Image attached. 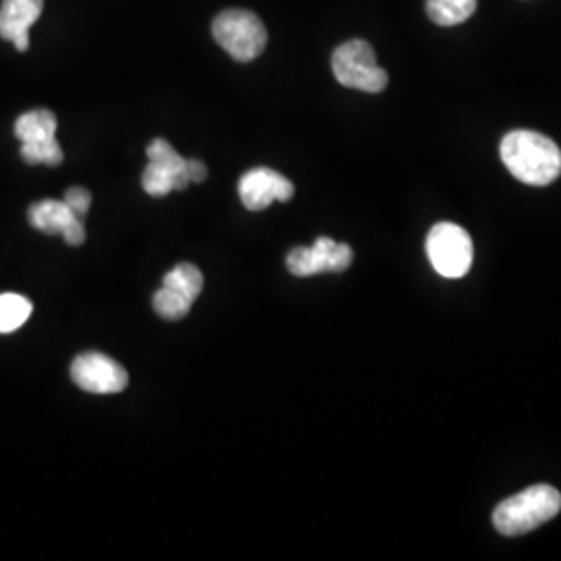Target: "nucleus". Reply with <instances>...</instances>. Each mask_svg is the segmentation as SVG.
<instances>
[{"label": "nucleus", "instance_id": "f257e3e1", "mask_svg": "<svg viewBox=\"0 0 561 561\" xmlns=\"http://www.w3.org/2000/svg\"><path fill=\"white\" fill-rule=\"evenodd\" d=\"M500 152L505 169L526 185L542 187L561 175L560 146L537 131H510Z\"/></svg>", "mask_w": 561, "mask_h": 561}, {"label": "nucleus", "instance_id": "f03ea898", "mask_svg": "<svg viewBox=\"0 0 561 561\" xmlns=\"http://www.w3.org/2000/svg\"><path fill=\"white\" fill-rule=\"evenodd\" d=\"M560 512V491L551 484H535L500 503L493 512V524L505 537H518L553 520Z\"/></svg>", "mask_w": 561, "mask_h": 561}, {"label": "nucleus", "instance_id": "7ed1b4c3", "mask_svg": "<svg viewBox=\"0 0 561 561\" xmlns=\"http://www.w3.org/2000/svg\"><path fill=\"white\" fill-rule=\"evenodd\" d=\"M213 36L240 62L259 59L266 48V27L259 15L243 9H229L213 21Z\"/></svg>", "mask_w": 561, "mask_h": 561}, {"label": "nucleus", "instance_id": "20e7f679", "mask_svg": "<svg viewBox=\"0 0 561 561\" xmlns=\"http://www.w3.org/2000/svg\"><path fill=\"white\" fill-rule=\"evenodd\" d=\"M333 76L341 85L360 90L368 94H379L387 83V71L377 65L375 48L366 41H350L341 44L333 53Z\"/></svg>", "mask_w": 561, "mask_h": 561}, {"label": "nucleus", "instance_id": "39448f33", "mask_svg": "<svg viewBox=\"0 0 561 561\" xmlns=\"http://www.w3.org/2000/svg\"><path fill=\"white\" fill-rule=\"evenodd\" d=\"M426 254L433 268L447 279H460L468 275L474 248L466 229L454 222H439L426 238Z\"/></svg>", "mask_w": 561, "mask_h": 561}, {"label": "nucleus", "instance_id": "423d86ee", "mask_svg": "<svg viewBox=\"0 0 561 561\" xmlns=\"http://www.w3.org/2000/svg\"><path fill=\"white\" fill-rule=\"evenodd\" d=\"M148 167L141 173V187L148 196L162 198L171 192L185 190L187 180V159L178 154V150L162 138L150 141L146 148Z\"/></svg>", "mask_w": 561, "mask_h": 561}, {"label": "nucleus", "instance_id": "0eeeda50", "mask_svg": "<svg viewBox=\"0 0 561 561\" xmlns=\"http://www.w3.org/2000/svg\"><path fill=\"white\" fill-rule=\"evenodd\" d=\"M354 261L347 243L319 238L310 248H294L287 254V268L296 277H312L321 273H341Z\"/></svg>", "mask_w": 561, "mask_h": 561}, {"label": "nucleus", "instance_id": "6e6552de", "mask_svg": "<svg viewBox=\"0 0 561 561\" xmlns=\"http://www.w3.org/2000/svg\"><path fill=\"white\" fill-rule=\"evenodd\" d=\"M71 379L83 391L99 396L121 393L129 382L127 370L119 362L104 356L101 352L80 354L71 364Z\"/></svg>", "mask_w": 561, "mask_h": 561}, {"label": "nucleus", "instance_id": "1a4fd4ad", "mask_svg": "<svg viewBox=\"0 0 561 561\" xmlns=\"http://www.w3.org/2000/svg\"><path fill=\"white\" fill-rule=\"evenodd\" d=\"M238 192H240L241 204L248 210L259 213L268 208L273 202L291 201L296 190H294V183L283 178L277 171L268 167H256L241 175Z\"/></svg>", "mask_w": 561, "mask_h": 561}, {"label": "nucleus", "instance_id": "9d476101", "mask_svg": "<svg viewBox=\"0 0 561 561\" xmlns=\"http://www.w3.org/2000/svg\"><path fill=\"white\" fill-rule=\"evenodd\" d=\"M27 219L34 229L46 236H62L69 245H81L85 241V227L65 201H42L30 206Z\"/></svg>", "mask_w": 561, "mask_h": 561}, {"label": "nucleus", "instance_id": "9b49d317", "mask_svg": "<svg viewBox=\"0 0 561 561\" xmlns=\"http://www.w3.org/2000/svg\"><path fill=\"white\" fill-rule=\"evenodd\" d=\"M44 0H2L0 38L13 42L20 53L30 48V30L41 20Z\"/></svg>", "mask_w": 561, "mask_h": 561}, {"label": "nucleus", "instance_id": "f8f14e48", "mask_svg": "<svg viewBox=\"0 0 561 561\" xmlns=\"http://www.w3.org/2000/svg\"><path fill=\"white\" fill-rule=\"evenodd\" d=\"M59 121L55 113L46 108H36L30 113H23L20 119L15 121V138L21 144H34V141L50 140L57 138Z\"/></svg>", "mask_w": 561, "mask_h": 561}, {"label": "nucleus", "instance_id": "ddd939ff", "mask_svg": "<svg viewBox=\"0 0 561 561\" xmlns=\"http://www.w3.org/2000/svg\"><path fill=\"white\" fill-rule=\"evenodd\" d=\"M479 7V0H426V13L433 23L454 27L470 20Z\"/></svg>", "mask_w": 561, "mask_h": 561}, {"label": "nucleus", "instance_id": "4468645a", "mask_svg": "<svg viewBox=\"0 0 561 561\" xmlns=\"http://www.w3.org/2000/svg\"><path fill=\"white\" fill-rule=\"evenodd\" d=\"M162 285L175 289L183 298H187V300L194 304L196 298L202 294L204 277H202L198 266L183 262V264H178L175 268H171V271L164 275Z\"/></svg>", "mask_w": 561, "mask_h": 561}, {"label": "nucleus", "instance_id": "2eb2a0df", "mask_svg": "<svg viewBox=\"0 0 561 561\" xmlns=\"http://www.w3.org/2000/svg\"><path fill=\"white\" fill-rule=\"evenodd\" d=\"M32 314V301L18 294L0 296V333H13L25 324Z\"/></svg>", "mask_w": 561, "mask_h": 561}, {"label": "nucleus", "instance_id": "dca6fc26", "mask_svg": "<svg viewBox=\"0 0 561 561\" xmlns=\"http://www.w3.org/2000/svg\"><path fill=\"white\" fill-rule=\"evenodd\" d=\"M152 306H154V312L167 321H181L192 310V301L167 285H162L161 289L154 294Z\"/></svg>", "mask_w": 561, "mask_h": 561}, {"label": "nucleus", "instance_id": "f3484780", "mask_svg": "<svg viewBox=\"0 0 561 561\" xmlns=\"http://www.w3.org/2000/svg\"><path fill=\"white\" fill-rule=\"evenodd\" d=\"M21 159L27 162V164L59 167L60 162H62V150H60L57 138L34 141V144H21Z\"/></svg>", "mask_w": 561, "mask_h": 561}, {"label": "nucleus", "instance_id": "a211bd4d", "mask_svg": "<svg viewBox=\"0 0 561 561\" xmlns=\"http://www.w3.org/2000/svg\"><path fill=\"white\" fill-rule=\"evenodd\" d=\"M62 201H65V204H67L80 219H83V217L88 215V210H90L92 194H90L85 187L76 185V187H69V190H67V194H65Z\"/></svg>", "mask_w": 561, "mask_h": 561}, {"label": "nucleus", "instance_id": "6ab92c4d", "mask_svg": "<svg viewBox=\"0 0 561 561\" xmlns=\"http://www.w3.org/2000/svg\"><path fill=\"white\" fill-rule=\"evenodd\" d=\"M185 167H187V180H190V183H202V181L208 178V169H206V164L198 161V159H190Z\"/></svg>", "mask_w": 561, "mask_h": 561}]
</instances>
